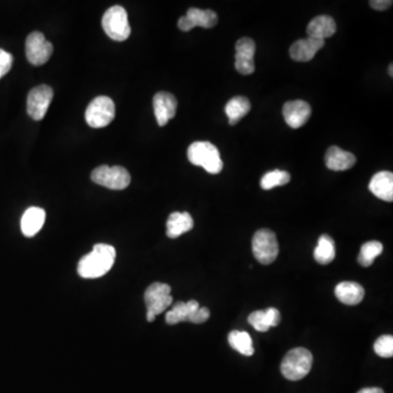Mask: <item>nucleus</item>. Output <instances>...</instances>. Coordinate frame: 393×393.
Returning a JSON list of instances; mask_svg holds the SVG:
<instances>
[{
    "instance_id": "obj_23",
    "label": "nucleus",
    "mask_w": 393,
    "mask_h": 393,
    "mask_svg": "<svg viewBox=\"0 0 393 393\" xmlns=\"http://www.w3.org/2000/svg\"><path fill=\"white\" fill-rule=\"evenodd\" d=\"M250 108L252 105L247 97H235L231 99L225 106V114L229 117V124L231 126L236 124L250 112Z\"/></svg>"
},
{
    "instance_id": "obj_33",
    "label": "nucleus",
    "mask_w": 393,
    "mask_h": 393,
    "mask_svg": "<svg viewBox=\"0 0 393 393\" xmlns=\"http://www.w3.org/2000/svg\"><path fill=\"white\" fill-rule=\"evenodd\" d=\"M392 3L391 0H373V1L369 3V5L373 9H376V10L383 11L389 9L392 6Z\"/></svg>"
},
{
    "instance_id": "obj_30",
    "label": "nucleus",
    "mask_w": 393,
    "mask_h": 393,
    "mask_svg": "<svg viewBox=\"0 0 393 393\" xmlns=\"http://www.w3.org/2000/svg\"><path fill=\"white\" fill-rule=\"evenodd\" d=\"M13 64V56L10 52H6L3 48H0V79L5 77L9 71Z\"/></svg>"
},
{
    "instance_id": "obj_14",
    "label": "nucleus",
    "mask_w": 393,
    "mask_h": 393,
    "mask_svg": "<svg viewBox=\"0 0 393 393\" xmlns=\"http://www.w3.org/2000/svg\"><path fill=\"white\" fill-rule=\"evenodd\" d=\"M177 100L169 92H159L153 97V108L159 127H163L175 117L177 112Z\"/></svg>"
},
{
    "instance_id": "obj_22",
    "label": "nucleus",
    "mask_w": 393,
    "mask_h": 393,
    "mask_svg": "<svg viewBox=\"0 0 393 393\" xmlns=\"http://www.w3.org/2000/svg\"><path fill=\"white\" fill-rule=\"evenodd\" d=\"M199 307V303L196 301H190L187 303L178 301V303H175L171 310L167 311L166 317H165L166 322L173 326V324L188 321L192 313H194Z\"/></svg>"
},
{
    "instance_id": "obj_6",
    "label": "nucleus",
    "mask_w": 393,
    "mask_h": 393,
    "mask_svg": "<svg viewBox=\"0 0 393 393\" xmlns=\"http://www.w3.org/2000/svg\"><path fill=\"white\" fill-rule=\"evenodd\" d=\"M252 252L262 264H271L279 255V244L271 229H259L252 237Z\"/></svg>"
},
{
    "instance_id": "obj_20",
    "label": "nucleus",
    "mask_w": 393,
    "mask_h": 393,
    "mask_svg": "<svg viewBox=\"0 0 393 393\" xmlns=\"http://www.w3.org/2000/svg\"><path fill=\"white\" fill-rule=\"evenodd\" d=\"M369 190L383 201H393V174L391 172H379L371 178Z\"/></svg>"
},
{
    "instance_id": "obj_13",
    "label": "nucleus",
    "mask_w": 393,
    "mask_h": 393,
    "mask_svg": "<svg viewBox=\"0 0 393 393\" xmlns=\"http://www.w3.org/2000/svg\"><path fill=\"white\" fill-rule=\"evenodd\" d=\"M284 120L290 127L297 129L303 127L311 116V107L305 101H289L283 106Z\"/></svg>"
},
{
    "instance_id": "obj_16",
    "label": "nucleus",
    "mask_w": 393,
    "mask_h": 393,
    "mask_svg": "<svg viewBox=\"0 0 393 393\" xmlns=\"http://www.w3.org/2000/svg\"><path fill=\"white\" fill-rule=\"evenodd\" d=\"M324 162L329 169L343 172L355 165L356 157L351 152L344 151L338 147H331L327 151Z\"/></svg>"
},
{
    "instance_id": "obj_8",
    "label": "nucleus",
    "mask_w": 393,
    "mask_h": 393,
    "mask_svg": "<svg viewBox=\"0 0 393 393\" xmlns=\"http://www.w3.org/2000/svg\"><path fill=\"white\" fill-rule=\"evenodd\" d=\"M116 114L114 102L108 97H97L89 104L85 110L87 124L92 128L106 127Z\"/></svg>"
},
{
    "instance_id": "obj_34",
    "label": "nucleus",
    "mask_w": 393,
    "mask_h": 393,
    "mask_svg": "<svg viewBox=\"0 0 393 393\" xmlns=\"http://www.w3.org/2000/svg\"><path fill=\"white\" fill-rule=\"evenodd\" d=\"M357 393H385L380 388H364Z\"/></svg>"
},
{
    "instance_id": "obj_27",
    "label": "nucleus",
    "mask_w": 393,
    "mask_h": 393,
    "mask_svg": "<svg viewBox=\"0 0 393 393\" xmlns=\"http://www.w3.org/2000/svg\"><path fill=\"white\" fill-rule=\"evenodd\" d=\"M291 180V174L285 172V171H280V169H274L271 172L266 173L264 175L260 182V186L262 190H270L278 186H283L287 185Z\"/></svg>"
},
{
    "instance_id": "obj_10",
    "label": "nucleus",
    "mask_w": 393,
    "mask_h": 393,
    "mask_svg": "<svg viewBox=\"0 0 393 393\" xmlns=\"http://www.w3.org/2000/svg\"><path fill=\"white\" fill-rule=\"evenodd\" d=\"M54 92L52 87L46 85L35 87L29 92L27 101V112L34 120H42L45 117L48 107L52 103Z\"/></svg>"
},
{
    "instance_id": "obj_9",
    "label": "nucleus",
    "mask_w": 393,
    "mask_h": 393,
    "mask_svg": "<svg viewBox=\"0 0 393 393\" xmlns=\"http://www.w3.org/2000/svg\"><path fill=\"white\" fill-rule=\"evenodd\" d=\"M52 50L54 48L52 43L46 41L43 33L35 31L27 38L25 55L33 66H42L46 64L52 56Z\"/></svg>"
},
{
    "instance_id": "obj_35",
    "label": "nucleus",
    "mask_w": 393,
    "mask_h": 393,
    "mask_svg": "<svg viewBox=\"0 0 393 393\" xmlns=\"http://www.w3.org/2000/svg\"><path fill=\"white\" fill-rule=\"evenodd\" d=\"M389 73H390V77H393V75H392V64H391L390 67H389Z\"/></svg>"
},
{
    "instance_id": "obj_1",
    "label": "nucleus",
    "mask_w": 393,
    "mask_h": 393,
    "mask_svg": "<svg viewBox=\"0 0 393 393\" xmlns=\"http://www.w3.org/2000/svg\"><path fill=\"white\" fill-rule=\"evenodd\" d=\"M116 259L114 247L107 244H97L90 254L80 259L78 273L83 279H97L112 269Z\"/></svg>"
},
{
    "instance_id": "obj_3",
    "label": "nucleus",
    "mask_w": 393,
    "mask_h": 393,
    "mask_svg": "<svg viewBox=\"0 0 393 393\" xmlns=\"http://www.w3.org/2000/svg\"><path fill=\"white\" fill-rule=\"evenodd\" d=\"M313 367V354L303 348H293L285 355L281 364V373L287 380L299 381L305 378Z\"/></svg>"
},
{
    "instance_id": "obj_17",
    "label": "nucleus",
    "mask_w": 393,
    "mask_h": 393,
    "mask_svg": "<svg viewBox=\"0 0 393 393\" xmlns=\"http://www.w3.org/2000/svg\"><path fill=\"white\" fill-rule=\"evenodd\" d=\"M46 213L42 208L31 207L23 213L21 219V231L27 237L38 234L45 222Z\"/></svg>"
},
{
    "instance_id": "obj_21",
    "label": "nucleus",
    "mask_w": 393,
    "mask_h": 393,
    "mask_svg": "<svg viewBox=\"0 0 393 393\" xmlns=\"http://www.w3.org/2000/svg\"><path fill=\"white\" fill-rule=\"evenodd\" d=\"M336 32V23L334 17L329 15H319L314 20L309 22L307 27V34L308 38H318V40H326L331 38Z\"/></svg>"
},
{
    "instance_id": "obj_5",
    "label": "nucleus",
    "mask_w": 393,
    "mask_h": 393,
    "mask_svg": "<svg viewBox=\"0 0 393 393\" xmlns=\"http://www.w3.org/2000/svg\"><path fill=\"white\" fill-rule=\"evenodd\" d=\"M171 287L165 283H153L148 287L145 293V306H147V320L155 321L157 315L162 314L173 303Z\"/></svg>"
},
{
    "instance_id": "obj_18",
    "label": "nucleus",
    "mask_w": 393,
    "mask_h": 393,
    "mask_svg": "<svg viewBox=\"0 0 393 393\" xmlns=\"http://www.w3.org/2000/svg\"><path fill=\"white\" fill-rule=\"evenodd\" d=\"M334 293L338 301L348 306L359 305L365 296V290L361 284L356 282L346 281L338 283L334 290Z\"/></svg>"
},
{
    "instance_id": "obj_25",
    "label": "nucleus",
    "mask_w": 393,
    "mask_h": 393,
    "mask_svg": "<svg viewBox=\"0 0 393 393\" xmlns=\"http://www.w3.org/2000/svg\"><path fill=\"white\" fill-rule=\"evenodd\" d=\"M229 343L235 351L245 356L254 355L255 348L252 346V336L245 331H231L229 334Z\"/></svg>"
},
{
    "instance_id": "obj_2",
    "label": "nucleus",
    "mask_w": 393,
    "mask_h": 393,
    "mask_svg": "<svg viewBox=\"0 0 393 393\" xmlns=\"http://www.w3.org/2000/svg\"><path fill=\"white\" fill-rule=\"evenodd\" d=\"M187 157L192 164L203 167L210 174H219L224 166L219 150L211 142H194L188 148Z\"/></svg>"
},
{
    "instance_id": "obj_28",
    "label": "nucleus",
    "mask_w": 393,
    "mask_h": 393,
    "mask_svg": "<svg viewBox=\"0 0 393 393\" xmlns=\"http://www.w3.org/2000/svg\"><path fill=\"white\" fill-rule=\"evenodd\" d=\"M373 350L376 352L377 355L383 357V359H389L393 356V336H383L377 338L373 345Z\"/></svg>"
},
{
    "instance_id": "obj_32",
    "label": "nucleus",
    "mask_w": 393,
    "mask_h": 393,
    "mask_svg": "<svg viewBox=\"0 0 393 393\" xmlns=\"http://www.w3.org/2000/svg\"><path fill=\"white\" fill-rule=\"evenodd\" d=\"M264 311H266V322L269 324L270 328H271V327L279 326L280 322H281V314H280V311L276 308H272V307H270V308Z\"/></svg>"
},
{
    "instance_id": "obj_4",
    "label": "nucleus",
    "mask_w": 393,
    "mask_h": 393,
    "mask_svg": "<svg viewBox=\"0 0 393 393\" xmlns=\"http://www.w3.org/2000/svg\"><path fill=\"white\" fill-rule=\"evenodd\" d=\"M102 27L107 36L117 42L127 40L131 33L127 11L122 6H114L104 13Z\"/></svg>"
},
{
    "instance_id": "obj_29",
    "label": "nucleus",
    "mask_w": 393,
    "mask_h": 393,
    "mask_svg": "<svg viewBox=\"0 0 393 393\" xmlns=\"http://www.w3.org/2000/svg\"><path fill=\"white\" fill-rule=\"evenodd\" d=\"M248 322L252 324L257 331L266 332L269 331V324L266 322V311L256 310L249 315Z\"/></svg>"
},
{
    "instance_id": "obj_26",
    "label": "nucleus",
    "mask_w": 393,
    "mask_h": 393,
    "mask_svg": "<svg viewBox=\"0 0 393 393\" xmlns=\"http://www.w3.org/2000/svg\"><path fill=\"white\" fill-rule=\"evenodd\" d=\"M383 246L380 242L377 241H371V242L365 243L362 246L361 252L359 255V262L361 266H371L375 262L377 257L383 254Z\"/></svg>"
},
{
    "instance_id": "obj_19",
    "label": "nucleus",
    "mask_w": 393,
    "mask_h": 393,
    "mask_svg": "<svg viewBox=\"0 0 393 393\" xmlns=\"http://www.w3.org/2000/svg\"><path fill=\"white\" fill-rule=\"evenodd\" d=\"M194 219L188 212H173L166 223V234L169 238H177L194 229Z\"/></svg>"
},
{
    "instance_id": "obj_31",
    "label": "nucleus",
    "mask_w": 393,
    "mask_h": 393,
    "mask_svg": "<svg viewBox=\"0 0 393 393\" xmlns=\"http://www.w3.org/2000/svg\"><path fill=\"white\" fill-rule=\"evenodd\" d=\"M210 310L207 307H199L194 313H192V316L190 317V322L192 324H203L209 319Z\"/></svg>"
},
{
    "instance_id": "obj_11",
    "label": "nucleus",
    "mask_w": 393,
    "mask_h": 393,
    "mask_svg": "<svg viewBox=\"0 0 393 393\" xmlns=\"http://www.w3.org/2000/svg\"><path fill=\"white\" fill-rule=\"evenodd\" d=\"M217 24V13L212 10H201L198 8H190L187 15L178 20V28L184 32H188L196 27L211 29Z\"/></svg>"
},
{
    "instance_id": "obj_15",
    "label": "nucleus",
    "mask_w": 393,
    "mask_h": 393,
    "mask_svg": "<svg viewBox=\"0 0 393 393\" xmlns=\"http://www.w3.org/2000/svg\"><path fill=\"white\" fill-rule=\"evenodd\" d=\"M324 41L307 38L296 41L290 48V55L295 62H309L316 55L317 52L324 48Z\"/></svg>"
},
{
    "instance_id": "obj_7",
    "label": "nucleus",
    "mask_w": 393,
    "mask_h": 393,
    "mask_svg": "<svg viewBox=\"0 0 393 393\" xmlns=\"http://www.w3.org/2000/svg\"><path fill=\"white\" fill-rule=\"evenodd\" d=\"M91 180L95 184L106 187L108 190H122L129 186L131 177L124 167L102 165L93 171Z\"/></svg>"
},
{
    "instance_id": "obj_12",
    "label": "nucleus",
    "mask_w": 393,
    "mask_h": 393,
    "mask_svg": "<svg viewBox=\"0 0 393 393\" xmlns=\"http://www.w3.org/2000/svg\"><path fill=\"white\" fill-rule=\"evenodd\" d=\"M235 68L242 75H252L255 71V52L256 43L250 38H243L237 41Z\"/></svg>"
},
{
    "instance_id": "obj_24",
    "label": "nucleus",
    "mask_w": 393,
    "mask_h": 393,
    "mask_svg": "<svg viewBox=\"0 0 393 393\" xmlns=\"http://www.w3.org/2000/svg\"><path fill=\"white\" fill-rule=\"evenodd\" d=\"M315 260L320 264H329L336 258V244L332 237L321 235L314 252Z\"/></svg>"
}]
</instances>
